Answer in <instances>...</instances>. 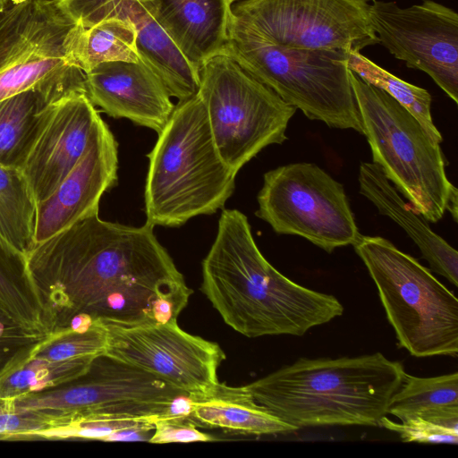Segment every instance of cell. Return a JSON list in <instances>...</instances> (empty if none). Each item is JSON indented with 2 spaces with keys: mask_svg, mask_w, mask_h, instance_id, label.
I'll use <instances>...</instances> for the list:
<instances>
[{
  "mask_svg": "<svg viewBox=\"0 0 458 458\" xmlns=\"http://www.w3.org/2000/svg\"><path fill=\"white\" fill-rule=\"evenodd\" d=\"M26 258L51 310L72 318L166 323L177 320L192 293L148 222L130 226L94 212L36 243Z\"/></svg>",
  "mask_w": 458,
  "mask_h": 458,
  "instance_id": "cell-1",
  "label": "cell"
},
{
  "mask_svg": "<svg viewBox=\"0 0 458 458\" xmlns=\"http://www.w3.org/2000/svg\"><path fill=\"white\" fill-rule=\"evenodd\" d=\"M201 292L226 325L250 338L301 336L344 313L332 294L302 286L261 254L247 216L223 209L216 236L202 261Z\"/></svg>",
  "mask_w": 458,
  "mask_h": 458,
  "instance_id": "cell-2",
  "label": "cell"
},
{
  "mask_svg": "<svg viewBox=\"0 0 458 458\" xmlns=\"http://www.w3.org/2000/svg\"><path fill=\"white\" fill-rule=\"evenodd\" d=\"M405 374L400 361L381 352L300 358L245 386L258 403L297 429L378 426Z\"/></svg>",
  "mask_w": 458,
  "mask_h": 458,
  "instance_id": "cell-3",
  "label": "cell"
},
{
  "mask_svg": "<svg viewBox=\"0 0 458 458\" xmlns=\"http://www.w3.org/2000/svg\"><path fill=\"white\" fill-rule=\"evenodd\" d=\"M148 157L145 212L154 226L214 214L234 191L237 174L218 154L199 93L175 105Z\"/></svg>",
  "mask_w": 458,
  "mask_h": 458,
  "instance_id": "cell-4",
  "label": "cell"
},
{
  "mask_svg": "<svg viewBox=\"0 0 458 458\" xmlns=\"http://www.w3.org/2000/svg\"><path fill=\"white\" fill-rule=\"evenodd\" d=\"M350 80L372 162L425 220L437 223L448 211L456 221L458 192L440 143L387 93L351 70Z\"/></svg>",
  "mask_w": 458,
  "mask_h": 458,
  "instance_id": "cell-5",
  "label": "cell"
},
{
  "mask_svg": "<svg viewBox=\"0 0 458 458\" xmlns=\"http://www.w3.org/2000/svg\"><path fill=\"white\" fill-rule=\"evenodd\" d=\"M224 54L310 120L362 133L348 52L280 47L232 18Z\"/></svg>",
  "mask_w": 458,
  "mask_h": 458,
  "instance_id": "cell-6",
  "label": "cell"
},
{
  "mask_svg": "<svg viewBox=\"0 0 458 458\" xmlns=\"http://www.w3.org/2000/svg\"><path fill=\"white\" fill-rule=\"evenodd\" d=\"M375 283L400 347L414 357H457L458 299L413 257L380 236L353 245Z\"/></svg>",
  "mask_w": 458,
  "mask_h": 458,
  "instance_id": "cell-7",
  "label": "cell"
},
{
  "mask_svg": "<svg viewBox=\"0 0 458 458\" xmlns=\"http://www.w3.org/2000/svg\"><path fill=\"white\" fill-rule=\"evenodd\" d=\"M185 394L150 373L100 354L81 377L2 401L0 409L37 417L55 429L98 415L160 419Z\"/></svg>",
  "mask_w": 458,
  "mask_h": 458,
  "instance_id": "cell-8",
  "label": "cell"
},
{
  "mask_svg": "<svg viewBox=\"0 0 458 458\" xmlns=\"http://www.w3.org/2000/svg\"><path fill=\"white\" fill-rule=\"evenodd\" d=\"M200 96L216 148L236 174L271 144L287 140L286 129L296 107L221 53L199 68Z\"/></svg>",
  "mask_w": 458,
  "mask_h": 458,
  "instance_id": "cell-9",
  "label": "cell"
},
{
  "mask_svg": "<svg viewBox=\"0 0 458 458\" xmlns=\"http://www.w3.org/2000/svg\"><path fill=\"white\" fill-rule=\"evenodd\" d=\"M75 26L55 0H19L2 11L0 100L35 88L86 92L85 72L70 58Z\"/></svg>",
  "mask_w": 458,
  "mask_h": 458,
  "instance_id": "cell-10",
  "label": "cell"
},
{
  "mask_svg": "<svg viewBox=\"0 0 458 458\" xmlns=\"http://www.w3.org/2000/svg\"><path fill=\"white\" fill-rule=\"evenodd\" d=\"M257 199L255 215L276 233L301 236L328 253L361 235L344 186L314 163L267 172Z\"/></svg>",
  "mask_w": 458,
  "mask_h": 458,
  "instance_id": "cell-11",
  "label": "cell"
},
{
  "mask_svg": "<svg viewBox=\"0 0 458 458\" xmlns=\"http://www.w3.org/2000/svg\"><path fill=\"white\" fill-rule=\"evenodd\" d=\"M368 0H243L233 20L269 43L290 48L351 50L378 43Z\"/></svg>",
  "mask_w": 458,
  "mask_h": 458,
  "instance_id": "cell-12",
  "label": "cell"
},
{
  "mask_svg": "<svg viewBox=\"0 0 458 458\" xmlns=\"http://www.w3.org/2000/svg\"><path fill=\"white\" fill-rule=\"evenodd\" d=\"M105 354L140 369L189 394H204L218 383L225 354L216 343L166 323H104Z\"/></svg>",
  "mask_w": 458,
  "mask_h": 458,
  "instance_id": "cell-13",
  "label": "cell"
},
{
  "mask_svg": "<svg viewBox=\"0 0 458 458\" xmlns=\"http://www.w3.org/2000/svg\"><path fill=\"white\" fill-rule=\"evenodd\" d=\"M369 20L378 43L409 68L426 72L458 103V14L433 0L401 7L372 0Z\"/></svg>",
  "mask_w": 458,
  "mask_h": 458,
  "instance_id": "cell-14",
  "label": "cell"
},
{
  "mask_svg": "<svg viewBox=\"0 0 458 458\" xmlns=\"http://www.w3.org/2000/svg\"><path fill=\"white\" fill-rule=\"evenodd\" d=\"M117 142L101 119L76 165L44 200L36 204L35 244L98 212L102 195L117 182Z\"/></svg>",
  "mask_w": 458,
  "mask_h": 458,
  "instance_id": "cell-15",
  "label": "cell"
},
{
  "mask_svg": "<svg viewBox=\"0 0 458 458\" xmlns=\"http://www.w3.org/2000/svg\"><path fill=\"white\" fill-rule=\"evenodd\" d=\"M101 119L86 92L74 93L58 105L21 169L36 204L76 165Z\"/></svg>",
  "mask_w": 458,
  "mask_h": 458,
  "instance_id": "cell-16",
  "label": "cell"
},
{
  "mask_svg": "<svg viewBox=\"0 0 458 458\" xmlns=\"http://www.w3.org/2000/svg\"><path fill=\"white\" fill-rule=\"evenodd\" d=\"M86 92L95 106L114 118H126L157 134L174 105L157 75L141 61L106 62L85 72Z\"/></svg>",
  "mask_w": 458,
  "mask_h": 458,
  "instance_id": "cell-17",
  "label": "cell"
},
{
  "mask_svg": "<svg viewBox=\"0 0 458 458\" xmlns=\"http://www.w3.org/2000/svg\"><path fill=\"white\" fill-rule=\"evenodd\" d=\"M140 1L196 71L223 52L233 18L228 0Z\"/></svg>",
  "mask_w": 458,
  "mask_h": 458,
  "instance_id": "cell-18",
  "label": "cell"
},
{
  "mask_svg": "<svg viewBox=\"0 0 458 458\" xmlns=\"http://www.w3.org/2000/svg\"><path fill=\"white\" fill-rule=\"evenodd\" d=\"M360 193L384 216L399 225L420 249L431 270L458 285V253L404 202L399 191L373 162H362L358 176Z\"/></svg>",
  "mask_w": 458,
  "mask_h": 458,
  "instance_id": "cell-19",
  "label": "cell"
},
{
  "mask_svg": "<svg viewBox=\"0 0 458 458\" xmlns=\"http://www.w3.org/2000/svg\"><path fill=\"white\" fill-rule=\"evenodd\" d=\"M77 92L35 88L0 100V164L21 170L58 105Z\"/></svg>",
  "mask_w": 458,
  "mask_h": 458,
  "instance_id": "cell-20",
  "label": "cell"
},
{
  "mask_svg": "<svg viewBox=\"0 0 458 458\" xmlns=\"http://www.w3.org/2000/svg\"><path fill=\"white\" fill-rule=\"evenodd\" d=\"M0 318L28 336L47 335L54 318L30 272L26 256L1 235Z\"/></svg>",
  "mask_w": 458,
  "mask_h": 458,
  "instance_id": "cell-21",
  "label": "cell"
},
{
  "mask_svg": "<svg viewBox=\"0 0 458 458\" xmlns=\"http://www.w3.org/2000/svg\"><path fill=\"white\" fill-rule=\"evenodd\" d=\"M190 397V419L197 426L258 436L297 430L258 403L245 386L235 387L219 382L209 391Z\"/></svg>",
  "mask_w": 458,
  "mask_h": 458,
  "instance_id": "cell-22",
  "label": "cell"
},
{
  "mask_svg": "<svg viewBox=\"0 0 458 458\" xmlns=\"http://www.w3.org/2000/svg\"><path fill=\"white\" fill-rule=\"evenodd\" d=\"M387 414L401 421L421 418L458 430V373L420 377L405 374Z\"/></svg>",
  "mask_w": 458,
  "mask_h": 458,
  "instance_id": "cell-23",
  "label": "cell"
},
{
  "mask_svg": "<svg viewBox=\"0 0 458 458\" xmlns=\"http://www.w3.org/2000/svg\"><path fill=\"white\" fill-rule=\"evenodd\" d=\"M36 201L21 170L0 164V235L25 256L35 245Z\"/></svg>",
  "mask_w": 458,
  "mask_h": 458,
  "instance_id": "cell-24",
  "label": "cell"
},
{
  "mask_svg": "<svg viewBox=\"0 0 458 458\" xmlns=\"http://www.w3.org/2000/svg\"><path fill=\"white\" fill-rule=\"evenodd\" d=\"M348 67L365 82L387 93L407 109L435 140L442 142L443 137L432 120L431 96L425 89L403 81L357 50L348 52Z\"/></svg>",
  "mask_w": 458,
  "mask_h": 458,
  "instance_id": "cell-25",
  "label": "cell"
},
{
  "mask_svg": "<svg viewBox=\"0 0 458 458\" xmlns=\"http://www.w3.org/2000/svg\"><path fill=\"white\" fill-rule=\"evenodd\" d=\"M107 343L106 329L103 322L95 320L87 329L71 327L48 333L47 337L28 353L31 359L60 361L70 359L105 354Z\"/></svg>",
  "mask_w": 458,
  "mask_h": 458,
  "instance_id": "cell-26",
  "label": "cell"
},
{
  "mask_svg": "<svg viewBox=\"0 0 458 458\" xmlns=\"http://www.w3.org/2000/svg\"><path fill=\"white\" fill-rule=\"evenodd\" d=\"M378 426L395 432L403 442L452 445L458 443V430L421 418H413L397 423L384 416Z\"/></svg>",
  "mask_w": 458,
  "mask_h": 458,
  "instance_id": "cell-27",
  "label": "cell"
},
{
  "mask_svg": "<svg viewBox=\"0 0 458 458\" xmlns=\"http://www.w3.org/2000/svg\"><path fill=\"white\" fill-rule=\"evenodd\" d=\"M210 440H213V437L199 430L196 423L190 419L163 417L155 422L154 432L148 442L168 444Z\"/></svg>",
  "mask_w": 458,
  "mask_h": 458,
  "instance_id": "cell-28",
  "label": "cell"
},
{
  "mask_svg": "<svg viewBox=\"0 0 458 458\" xmlns=\"http://www.w3.org/2000/svg\"><path fill=\"white\" fill-rule=\"evenodd\" d=\"M154 432V425L132 427L114 432L105 441H149Z\"/></svg>",
  "mask_w": 458,
  "mask_h": 458,
  "instance_id": "cell-29",
  "label": "cell"
},
{
  "mask_svg": "<svg viewBox=\"0 0 458 458\" xmlns=\"http://www.w3.org/2000/svg\"><path fill=\"white\" fill-rule=\"evenodd\" d=\"M19 0H0V13Z\"/></svg>",
  "mask_w": 458,
  "mask_h": 458,
  "instance_id": "cell-30",
  "label": "cell"
},
{
  "mask_svg": "<svg viewBox=\"0 0 458 458\" xmlns=\"http://www.w3.org/2000/svg\"><path fill=\"white\" fill-rule=\"evenodd\" d=\"M235 1H237V0H228L229 4H230L231 5H233V4Z\"/></svg>",
  "mask_w": 458,
  "mask_h": 458,
  "instance_id": "cell-31",
  "label": "cell"
}]
</instances>
